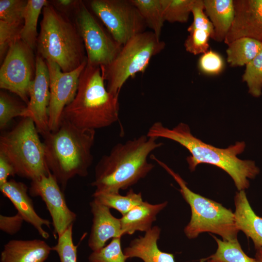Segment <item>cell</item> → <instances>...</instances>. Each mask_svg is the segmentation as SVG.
Wrapping results in <instances>:
<instances>
[{"instance_id":"cell-17","label":"cell","mask_w":262,"mask_h":262,"mask_svg":"<svg viewBox=\"0 0 262 262\" xmlns=\"http://www.w3.org/2000/svg\"><path fill=\"white\" fill-rule=\"evenodd\" d=\"M0 190L11 201L25 221L33 226L43 238L47 239L49 237L43 226L49 228L51 222L40 217L35 212L33 201L28 194V187L26 184L11 180L0 186Z\"/></svg>"},{"instance_id":"cell-10","label":"cell","mask_w":262,"mask_h":262,"mask_svg":"<svg viewBox=\"0 0 262 262\" xmlns=\"http://www.w3.org/2000/svg\"><path fill=\"white\" fill-rule=\"evenodd\" d=\"M76 25L84 43L88 65H107L120 52L122 45L108 33L81 1L77 5Z\"/></svg>"},{"instance_id":"cell-42","label":"cell","mask_w":262,"mask_h":262,"mask_svg":"<svg viewBox=\"0 0 262 262\" xmlns=\"http://www.w3.org/2000/svg\"><path fill=\"white\" fill-rule=\"evenodd\" d=\"M206 262H216L212 259L208 260Z\"/></svg>"},{"instance_id":"cell-12","label":"cell","mask_w":262,"mask_h":262,"mask_svg":"<svg viewBox=\"0 0 262 262\" xmlns=\"http://www.w3.org/2000/svg\"><path fill=\"white\" fill-rule=\"evenodd\" d=\"M45 62L49 76V127L50 131H53L60 124L65 108L76 96L79 78L87 65V60L79 67L68 72H63L60 66L51 61Z\"/></svg>"},{"instance_id":"cell-36","label":"cell","mask_w":262,"mask_h":262,"mask_svg":"<svg viewBox=\"0 0 262 262\" xmlns=\"http://www.w3.org/2000/svg\"><path fill=\"white\" fill-rule=\"evenodd\" d=\"M23 25L11 24L0 20V59L3 61L11 46L19 38Z\"/></svg>"},{"instance_id":"cell-28","label":"cell","mask_w":262,"mask_h":262,"mask_svg":"<svg viewBox=\"0 0 262 262\" xmlns=\"http://www.w3.org/2000/svg\"><path fill=\"white\" fill-rule=\"evenodd\" d=\"M164 18L170 23L187 22L194 0H161Z\"/></svg>"},{"instance_id":"cell-5","label":"cell","mask_w":262,"mask_h":262,"mask_svg":"<svg viewBox=\"0 0 262 262\" xmlns=\"http://www.w3.org/2000/svg\"><path fill=\"white\" fill-rule=\"evenodd\" d=\"M42 12L36 43L38 54L57 64L64 72L76 69L87 60L76 24L49 3Z\"/></svg>"},{"instance_id":"cell-16","label":"cell","mask_w":262,"mask_h":262,"mask_svg":"<svg viewBox=\"0 0 262 262\" xmlns=\"http://www.w3.org/2000/svg\"><path fill=\"white\" fill-rule=\"evenodd\" d=\"M90 206L93 219L88 245L93 251H97L105 246L109 239L121 238L124 235L120 218L112 215L110 208L94 199Z\"/></svg>"},{"instance_id":"cell-2","label":"cell","mask_w":262,"mask_h":262,"mask_svg":"<svg viewBox=\"0 0 262 262\" xmlns=\"http://www.w3.org/2000/svg\"><path fill=\"white\" fill-rule=\"evenodd\" d=\"M158 138L143 134L115 144L95 168L91 183L96 193H119L144 178L154 167L148 162L152 151L163 146Z\"/></svg>"},{"instance_id":"cell-25","label":"cell","mask_w":262,"mask_h":262,"mask_svg":"<svg viewBox=\"0 0 262 262\" xmlns=\"http://www.w3.org/2000/svg\"><path fill=\"white\" fill-rule=\"evenodd\" d=\"M93 197L99 203L118 211L122 215L143 201L141 193H136L131 189L125 196L119 193L94 192Z\"/></svg>"},{"instance_id":"cell-14","label":"cell","mask_w":262,"mask_h":262,"mask_svg":"<svg viewBox=\"0 0 262 262\" xmlns=\"http://www.w3.org/2000/svg\"><path fill=\"white\" fill-rule=\"evenodd\" d=\"M29 100L21 117L29 118L34 123L42 136L50 131L49 106L50 99L49 76L45 60L37 54L34 79L29 89Z\"/></svg>"},{"instance_id":"cell-24","label":"cell","mask_w":262,"mask_h":262,"mask_svg":"<svg viewBox=\"0 0 262 262\" xmlns=\"http://www.w3.org/2000/svg\"><path fill=\"white\" fill-rule=\"evenodd\" d=\"M48 3L46 0H28L27 2L19 38L33 50L36 46L38 37V19L43 8Z\"/></svg>"},{"instance_id":"cell-39","label":"cell","mask_w":262,"mask_h":262,"mask_svg":"<svg viewBox=\"0 0 262 262\" xmlns=\"http://www.w3.org/2000/svg\"><path fill=\"white\" fill-rule=\"evenodd\" d=\"M15 170L12 164L2 155L0 154V186L8 181L9 176H14Z\"/></svg>"},{"instance_id":"cell-9","label":"cell","mask_w":262,"mask_h":262,"mask_svg":"<svg viewBox=\"0 0 262 262\" xmlns=\"http://www.w3.org/2000/svg\"><path fill=\"white\" fill-rule=\"evenodd\" d=\"M90 5L114 39L122 46L147 27L131 0H93Z\"/></svg>"},{"instance_id":"cell-35","label":"cell","mask_w":262,"mask_h":262,"mask_svg":"<svg viewBox=\"0 0 262 262\" xmlns=\"http://www.w3.org/2000/svg\"><path fill=\"white\" fill-rule=\"evenodd\" d=\"M225 64L223 57L219 53L210 49L199 57L197 66L202 73L216 75L223 71Z\"/></svg>"},{"instance_id":"cell-22","label":"cell","mask_w":262,"mask_h":262,"mask_svg":"<svg viewBox=\"0 0 262 262\" xmlns=\"http://www.w3.org/2000/svg\"><path fill=\"white\" fill-rule=\"evenodd\" d=\"M203 4L205 13L213 27L212 39L224 41L234 18L233 0H203Z\"/></svg>"},{"instance_id":"cell-23","label":"cell","mask_w":262,"mask_h":262,"mask_svg":"<svg viewBox=\"0 0 262 262\" xmlns=\"http://www.w3.org/2000/svg\"><path fill=\"white\" fill-rule=\"evenodd\" d=\"M228 46V63L231 66H246L257 55L262 49V42L249 37H242Z\"/></svg>"},{"instance_id":"cell-15","label":"cell","mask_w":262,"mask_h":262,"mask_svg":"<svg viewBox=\"0 0 262 262\" xmlns=\"http://www.w3.org/2000/svg\"><path fill=\"white\" fill-rule=\"evenodd\" d=\"M235 16L225 38L227 45L242 38L262 42V0H233Z\"/></svg>"},{"instance_id":"cell-19","label":"cell","mask_w":262,"mask_h":262,"mask_svg":"<svg viewBox=\"0 0 262 262\" xmlns=\"http://www.w3.org/2000/svg\"><path fill=\"white\" fill-rule=\"evenodd\" d=\"M161 230L158 226H154L143 236L131 241L123 250L125 255L128 259L140 258L144 262H175L172 254L162 251L158 248L157 242Z\"/></svg>"},{"instance_id":"cell-34","label":"cell","mask_w":262,"mask_h":262,"mask_svg":"<svg viewBox=\"0 0 262 262\" xmlns=\"http://www.w3.org/2000/svg\"><path fill=\"white\" fill-rule=\"evenodd\" d=\"M189 34L185 40V50L194 55L203 54L209 50V39L211 34L208 32L200 30H189Z\"/></svg>"},{"instance_id":"cell-11","label":"cell","mask_w":262,"mask_h":262,"mask_svg":"<svg viewBox=\"0 0 262 262\" xmlns=\"http://www.w3.org/2000/svg\"><path fill=\"white\" fill-rule=\"evenodd\" d=\"M35 69L33 49L20 39H17L9 49L1 65L0 88L15 94L27 104Z\"/></svg>"},{"instance_id":"cell-40","label":"cell","mask_w":262,"mask_h":262,"mask_svg":"<svg viewBox=\"0 0 262 262\" xmlns=\"http://www.w3.org/2000/svg\"><path fill=\"white\" fill-rule=\"evenodd\" d=\"M56 2L60 6H61L63 8H67L78 2L73 0H57Z\"/></svg>"},{"instance_id":"cell-18","label":"cell","mask_w":262,"mask_h":262,"mask_svg":"<svg viewBox=\"0 0 262 262\" xmlns=\"http://www.w3.org/2000/svg\"><path fill=\"white\" fill-rule=\"evenodd\" d=\"M52 247L40 239L12 240L4 246L0 262H45Z\"/></svg>"},{"instance_id":"cell-32","label":"cell","mask_w":262,"mask_h":262,"mask_svg":"<svg viewBox=\"0 0 262 262\" xmlns=\"http://www.w3.org/2000/svg\"><path fill=\"white\" fill-rule=\"evenodd\" d=\"M128 259L122 250L121 238L112 239L111 242L89 256V262H125Z\"/></svg>"},{"instance_id":"cell-4","label":"cell","mask_w":262,"mask_h":262,"mask_svg":"<svg viewBox=\"0 0 262 262\" xmlns=\"http://www.w3.org/2000/svg\"><path fill=\"white\" fill-rule=\"evenodd\" d=\"M118 98L107 90L100 67L87 64L76 96L65 108L62 119L83 129L108 127L119 119Z\"/></svg>"},{"instance_id":"cell-29","label":"cell","mask_w":262,"mask_h":262,"mask_svg":"<svg viewBox=\"0 0 262 262\" xmlns=\"http://www.w3.org/2000/svg\"><path fill=\"white\" fill-rule=\"evenodd\" d=\"M242 81L246 82L248 93L259 98L262 95V49L246 66Z\"/></svg>"},{"instance_id":"cell-13","label":"cell","mask_w":262,"mask_h":262,"mask_svg":"<svg viewBox=\"0 0 262 262\" xmlns=\"http://www.w3.org/2000/svg\"><path fill=\"white\" fill-rule=\"evenodd\" d=\"M29 193L32 196H40L44 201L58 237L73 225L77 215L68 207L64 191L50 171L47 175L32 180Z\"/></svg>"},{"instance_id":"cell-1","label":"cell","mask_w":262,"mask_h":262,"mask_svg":"<svg viewBox=\"0 0 262 262\" xmlns=\"http://www.w3.org/2000/svg\"><path fill=\"white\" fill-rule=\"evenodd\" d=\"M146 134L158 139H168L185 147L191 154L186 158L191 171L200 164H208L222 169L231 177L239 191L247 189L249 186L248 179L255 178L260 173L254 161L243 160L237 157L245 150L244 142H236L226 148L216 147L195 137L189 126L182 122L169 129L161 122H155Z\"/></svg>"},{"instance_id":"cell-30","label":"cell","mask_w":262,"mask_h":262,"mask_svg":"<svg viewBox=\"0 0 262 262\" xmlns=\"http://www.w3.org/2000/svg\"><path fill=\"white\" fill-rule=\"evenodd\" d=\"M27 104L8 93L0 92V129H4L14 118L22 116Z\"/></svg>"},{"instance_id":"cell-6","label":"cell","mask_w":262,"mask_h":262,"mask_svg":"<svg viewBox=\"0 0 262 262\" xmlns=\"http://www.w3.org/2000/svg\"><path fill=\"white\" fill-rule=\"evenodd\" d=\"M150 158L163 167L175 180L180 186V192L191 210V218L184 231L189 239L200 233L210 232L217 234L224 241H235L239 231L235 225L234 213L222 204L203 197L191 191L186 182L166 164L154 154Z\"/></svg>"},{"instance_id":"cell-38","label":"cell","mask_w":262,"mask_h":262,"mask_svg":"<svg viewBox=\"0 0 262 262\" xmlns=\"http://www.w3.org/2000/svg\"><path fill=\"white\" fill-rule=\"evenodd\" d=\"M25 221L21 215L17 213L13 216L0 215V229L8 234L14 235L21 229Z\"/></svg>"},{"instance_id":"cell-31","label":"cell","mask_w":262,"mask_h":262,"mask_svg":"<svg viewBox=\"0 0 262 262\" xmlns=\"http://www.w3.org/2000/svg\"><path fill=\"white\" fill-rule=\"evenodd\" d=\"M27 2L25 0H0V20L11 24L23 25Z\"/></svg>"},{"instance_id":"cell-20","label":"cell","mask_w":262,"mask_h":262,"mask_svg":"<svg viewBox=\"0 0 262 262\" xmlns=\"http://www.w3.org/2000/svg\"><path fill=\"white\" fill-rule=\"evenodd\" d=\"M234 213L236 226L253 241L255 247H262V218L251 207L245 190L236 193Z\"/></svg>"},{"instance_id":"cell-8","label":"cell","mask_w":262,"mask_h":262,"mask_svg":"<svg viewBox=\"0 0 262 262\" xmlns=\"http://www.w3.org/2000/svg\"><path fill=\"white\" fill-rule=\"evenodd\" d=\"M152 31H145L129 40L113 61L100 66L107 90L119 96L125 82L139 72L145 71L151 59L165 48Z\"/></svg>"},{"instance_id":"cell-37","label":"cell","mask_w":262,"mask_h":262,"mask_svg":"<svg viewBox=\"0 0 262 262\" xmlns=\"http://www.w3.org/2000/svg\"><path fill=\"white\" fill-rule=\"evenodd\" d=\"M191 14L193 16V21L188 27L187 31L194 29L204 30L211 34L212 38L214 33L213 27L205 13L203 0H194Z\"/></svg>"},{"instance_id":"cell-33","label":"cell","mask_w":262,"mask_h":262,"mask_svg":"<svg viewBox=\"0 0 262 262\" xmlns=\"http://www.w3.org/2000/svg\"><path fill=\"white\" fill-rule=\"evenodd\" d=\"M72 229L73 225L58 237L57 244L52 247V250L58 254L60 262H77V246L73 243Z\"/></svg>"},{"instance_id":"cell-27","label":"cell","mask_w":262,"mask_h":262,"mask_svg":"<svg viewBox=\"0 0 262 262\" xmlns=\"http://www.w3.org/2000/svg\"><path fill=\"white\" fill-rule=\"evenodd\" d=\"M217 244L216 252L208 259L216 262H257L255 259L246 255L243 251L238 240L221 241L213 237Z\"/></svg>"},{"instance_id":"cell-3","label":"cell","mask_w":262,"mask_h":262,"mask_svg":"<svg viewBox=\"0 0 262 262\" xmlns=\"http://www.w3.org/2000/svg\"><path fill=\"white\" fill-rule=\"evenodd\" d=\"M95 133L62 119L56 131L43 136L48 167L63 191L74 177L88 175L93 161Z\"/></svg>"},{"instance_id":"cell-41","label":"cell","mask_w":262,"mask_h":262,"mask_svg":"<svg viewBox=\"0 0 262 262\" xmlns=\"http://www.w3.org/2000/svg\"><path fill=\"white\" fill-rule=\"evenodd\" d=\"M256 254H255V260L257 262H262V247H259L255 248Z\"/></svg>"},{"instance_id":"cell-26","label":"cell","mask_w":262,"mask_h":262,"mask_svg":"<svg viewBox=\"0 0 262 262\" xmlns=\"http://www.w3.org/2000/svg\"><path fill=\"white\" fill-rule=\"evenodd\" d=\"M143 18L147 26L160 38L165 22L161 0H131Z\"/></svg>"},{"instance_id":"cell-21","label":"cell","mask_w":262,"mask_h":262,"mask_svg":"<svg viewBox=\"0 0 262 262\" xmlns=\"http://www.w3.org/2000/svg\"><path fill=\"white\" fill-rule=\"evenodd\" d=\"M167 204V201L152 204L143 201L133 207L120 218L123 235H131L136 231L147 232L150 230L157 215Z\"/></svg>"},{"instance_id":"cell-7","label":"cell","mask_w":262,"mask_h":262,"mask_svg":"<svg viewBox=\"0 0 262 262\" xmlns=\"http://www.w3.org/2000/svg\"><path fill=\"white\" fill-rule=\"evenodd\" d=\"M22 118L10 131L1 134L0 154L12 164L16 175L33 180L47 175L50 170L34 123Z\"/></svg>"}]
</instances>
